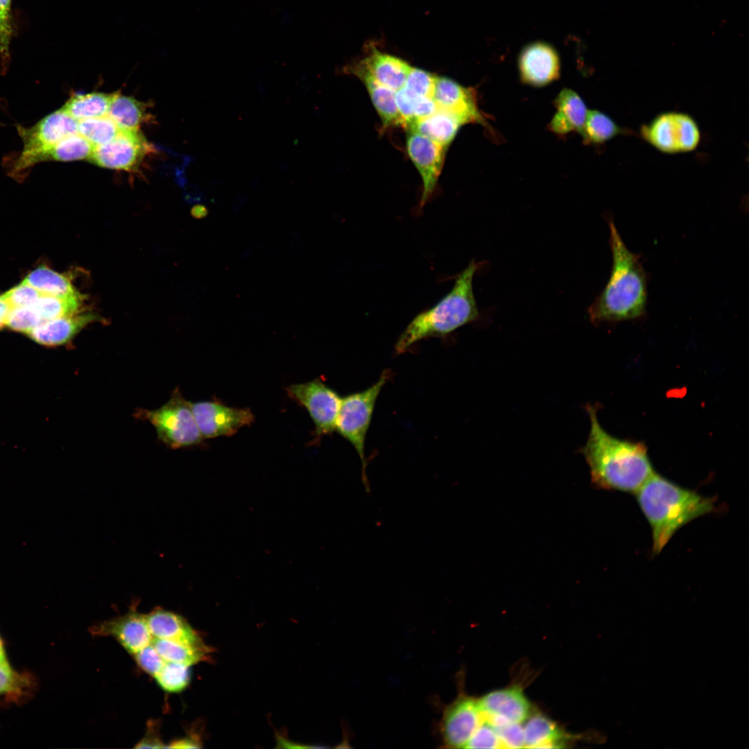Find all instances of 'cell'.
<instances>
[{
    "label": "cell",
    "instance_id": "cell-44",
    "mask_svg": "<svg viewBox=\"0 0 749 749\" xmlns=\"http://www.w3.org/2000/svg\"><path fill=\"white\" fill-rule=\"evenodd\" d=\"M200 737L196 733H189L183 738L172 741L166 748H196L201 747Z\"/></svg>",
    "mask_w": 749,
    "mask_h": 749
},
{
    "label": "cell",
    "instance_id": "cell-3",
    "mask_svg": "<svg viewBox=\"0 0 749 749\" xmlns=\"http://www.w3.org/2000/svg\"><path fill=\"white\" fill-rule=\"evenodd\" d=\"M652 531V551L660 553L689 522L716 510L715 499L654 473L635 493Z\"/></svg>",
    "mask_w": 749,
    "mask_h": 749
},
{
    "label": "cell",
    "instance_id": "cell-19",
    "mask_svg": "<svg viewBox=\"0 0 749 749\" xmlns=\"http://www.w3.org/2000/svg\"><path fill=\"white\" fill-rule=\"evenodd\" d=\"M148 629L153 637L170 639L193 646H206L200 635L182 616L155 608L145 614Z\"/></svg>",
    "mask_w": 749,
    "mask_h": 749
},
{
    "label": "cell",
    "instance_id": "cell-21",
    "mask_svg": "<svg viewBox=\"0 0 749 749\" xmlns=\"http://www.w3.org/2000/svg\"><path fill=\"white\" fill-rule=\"evenodd\" d=\"M556 112L549 123L551 132L565 135L571 132L580 133L588 110L581 97L574 90L562 89L554 100Z\"/></svg>",
    "mask_w": 749,
    "mask_h": 749
},
{
    "label": "cell",
    "instance_id": "cell-47",
    "mask_svg": "<svg viewBox=\"0 0 749 749\" xmlns=\"http://www.w3.org/2000/svg\"><path fill=\"white\" fill-rule=\"evenodd\" d=\"M207 214V209L204 206L200 205L193 208V214L198 218L204 217Z\"/></svg>",
    "mask_w": 749,
    "mask_h": 749
},
{
    "label": "cell",
    "instance_id": "cell-33",
    "mask_svg": "<svg viewBox=\"0 0 749 749\" xmlns=\"http://www.w3.org/2000/svg\"><path fill=\"white\" fill-rule=\"evenodd\" d=\"M78 121V133L95 147L110 141L120 130L107 115Z\"/></svg>",
    "mask_w": 749,
    "mask_h": 749
},
{
    "label": "cell",
    "instance_id": "cell-29",
    "mask_svg": "<svg viewBox=\"0 0 749 749\" xmlns=\"http://www.w3.org/2000/svg\"><path fill=\"white\" fill-rule=\"evenodd\" d=\"M525 747L559 748L563 734L556 723L541 714L532 716L524 727Z\"/></svg>",
    "mask_w": 749,
    "mask_h": 749
},
{
    "label": "cell",
    "instance_id": "cell-46",
    "mask_svg": "<svg viewBox=\"0 0 749 749\" xmlns=\"http://www.w3.org/2000/svg\"><path fill=\"white\" fill-rule=\"evenodd\" d=\"M277 743L279 745L278 747H280V748H310L311 747L310 746H304V745H300V744L294 743L293 742L289 741L288 739H284L283 737H277Z\"/></svg>",
    "mask_w": 749,
    "mask_h": 749
},
{
    "label": "cell",
    "instance_id": "cell-25",
    "mask_svg": "<svg viewBox=\"0 0 749 749\" xmlns=\"http://www.w3.org/2000/svg\"><path fill=\"white\" fill-rule=\"evenodd\" d=\"M107 116L120 130L139 131L150 118L144 103L132 97L115 93Z\"/></svg>",
    "mask_w": 749,
    "mask_h": 749
},
{
    "label": "cell",
    "instance_id": "cell-32",
    "mask_svg": "<svg viewBox=\"0 0 749 749\" xmlns=\"http://www.w3.org/2000/svg\"><path fill=\"white\" fill-rule=\"evenodd\" d=\"M621 128L608 115L599 110H588L580 133L587 144H603L621 134Z\"/></svg>",
    "mask_w": 749,
    "mask_h": 749
},
{
    "label": "cell",
    "instance_id": "cell-37",
    "mask_svg": "<svg viewBox=\"0 0 749 749\" xmlns=\"http://www.w3.org/2000/svg\"><path fill=\"white\" fill-rule=\"evenodd\" d=\"M12 0H0V58L5 71L10 61V44L12 35Z\"/></svg>",
    "mask_w": 749,
    "mask_h": 749
},
{
    "label": "cell",
    "instance_id": "cell-34",
    "mask_svg": "<svg viewBox=\"0 0 749 749\" xmlns=\"http://www.w3.org/2000/svg\"><path fill=\"white\" fill-rule=\"evenodd\" d=\"M190 666L185 664L166 662L154 677L158 685L168 693H179L190 682Z\"/></svg>",
    "mask_w": 749,
    "mask_h": 749
},
{
    "label": "cell",
    "instance_id": "cell-10",
    "mask_svg": "<svg viewBox=\"0 0 749 749\" xmlns=\"http://www.w3.org/2000/svg\"><path fill=\"white\" fill-rule=\"evenodd\" d=\"M153 151L139 131L120 130L110 141L95 147L89 161L104 168L134 171Z\"/></svg>",
    "mask_w": 749,
    "mask_h": 749
},
{
    "label": "cell",
    "instance_id": "cell-1",
    "mask_svg": "<svg viewBox=\"0 0 749 749\" xmlns=\"http://www.w3.org/2000/svg\"><path fill=\"white\" fill-rule=\"evenodd\" d=\"M590 430L582 453L592 483L599 488L635 493L655 473L645 445L617 438L601 426L595 408L587 407Z\"/></svg>",
    "mask_w": 749,
    "mask_h": 749
},
{
    "label": "cell",
    "instance_id": "cell-9",
    "mask_svg": "<svg viewBox=\"0 0 749 749\" xmlns=\"http://www.w3.org/2000/svg\"><path fill=\"white\" fill-rule=\"evenodd\" d=\"M17 129L24 146L11 170L61 140L78 134V121L61 107L46 115L31 127L25 128L18 125Z\"/></svg>",
    "mask_w": 749,
    "mask_h": 749
},
{
    "label": "cell",
    "instance_id": "cell-30",
    "mask_svg": "<svg viewBox=\"0 0 749 749\" xmlns=\"http://www.w3.org/2000/svg\"><path fill=\"white\" fill-rule=\"evenodd\" d=\"M84 301L85 296L81 293L69 296L42 295L31 306L44 322L85 311Z\"/></svg>",
    "mask_w": 749,
    "mask_h": 749
},
{
    "label": "cell",
    "instance_id": "cell-40",
    "mask_svg": "<svg viewBox=\"0 0 749 749\" xmlns=\"http://www.w3.org/2000/svg\"><path fill=\"white\" fill-rule=\"evenodd\" d=\"M464 748H499L501 746L496 730L483 718Z\"/></svg>",
    "mask_w": 749,
    "mask_h": 749
},
{
    "label": "cell",
    "instance_id": "cell-13",
    "mask_svg": "<svg viewBox=\"0 0 749 749\" xmlns=\"http://www.w3.org/2000/svg\"><path fill=\"white\" fill-rule=\"evenodd\" d=\"M137 605L133 603L121 616L94 624L89 628V632L94 637L114 638L133 656L149 645L153 639L145 614L137 611Z\"/></svg>",
    "mask_w": 749,
    "mask_h": 749
},
{
    "label": "cell",
    "instance_id": "cell-39",
    "mask_svg": "<svg viewBox=\"0 0 749 749\" xmlns=\"http://www.w3.org/2000/svg\"><path fill=\"white\" fill-rule=\"evenodd\" d=\"M42 295L39 291L23 281L1 295L11 309L31 305Z\"/></svg>",
    "mask_w": 749,
    "mask_h": 749
},
{
    "label": "cell",
    "instance_id": "cell-6",
    "mask_svg": "<svg viewBox=\"0 0 749 749\" xmlns=\"http://www.w3.org/2000/svg\"><path fill=\"white\" fill-rule=\"evenodd\" d=\"M148 421L155 428L158 439L172 449L190 447L203 438L198 427L191 402L176 388L169 400L155 410H141L135 415Z\"/></svg>",
    "mask_w": 749,
    "mask_h": 749
},
{
    "label": "cell",
    "instance_id": "cell-4",
    "mask_svg": "<svg viewBox=\"0 0 749 749\" xmlns=\"http://www.w3.org/2000/svg\"><path fill=\"white\" fill-rule=\"evenodd\" d=\"M478 268V264L472 260L457 275L453 288L446 295L412 319L395 343L397 354L406 352L425 338L451 333L478 318L473 291V278Z\"/></svg>",
    "mask_w": 749,
    "mask_h": 749
},
{
    "label": "cell",
    "instance_id": "cell-17",
    "mask_svg": "<svg viewBox=\"0 0 749 749\" xmlns=\"http://www.w3.org/2000/svg\"><path fill=\"white\" fill-rule=\"evenodd\" d=\"M482 716L493 727L522 723L529 714L530 705L519 689L513 687L490 692L478 700Z\"/></svg>",
    "mask_w": 749,
    "mask_h": 749
},
{
    "label": "cell",
    "instance_id": "cell-26",
    "mask_svg": "<svg viewBox=\"0 0 749 749\" xmlns=\"http://www.w3.org/2000/svg\"><path fill=\"white\" fill-rule=\"evenodd\" d=\"M115 93L92 92L71 96L62 108L77 121L107 115Z\"/></svg>",
    "mask_w": 749,
    "mask_h": 749
},
{
    "label": "cell",
    "instance_id": "cell-2",
    "mask_svg": "<svg viewBox=\"0 0 749 749\" xmlns=\"http://www.w3.org/2000/svg\"><path fill=\"white\" fill-rule=\"evenodd\" d=\"M612 267L609 280L588 309L593 323L619 322L645 315L647 275L638 255L623 241L614 222L609 220Z\"/></svg>",
    "mask_w": 749,
    "mask_h": 749
},
{
    "label": "cell",
    "instance_id": "cell-18",
    "mask_svg": "<svg viewBox=\"0 0 749 749\" xmlns=\"http://www.w3.org/2000/svg\"><path fill=\"white\" fill-rule=\"evenodd\" d=\"M101 318L91 311L47 320L28 332L26 336L35 343L48 347L65 345L88 325L101 322Z\"/></svg>",
    "mask_w": 749,
    "mask_h": 749
},
{
    "label": "cell",
    "instance_id": "cell-27",
    "mask_svg": "<svg viewBox=\"0 0 749 749\" xmlns=\"http://www.w3.org/2000/svg\"><path fill=\"white\" fill-rule=\"evenodd\" d=\"M151 644L164 662L189 666L207 660L212 653L207 646H193L170 639L153 637Z\"/></svg>",
    "mask_w": 749,
    "mask_h": 749
},
{
    "label": "cell",
    "instance_id": "cell-16",
    "mask_svg": "<svg viewBox=\"0 0 749 749\" xmlns=\"http://www.w3.org/2000/svg\"><path fill=\"white\" fill-rule=\"evenodd\" d=\"M437 108L458 118L463 124L476 123L486 125L485 117L479 108L476 93L445 77H437L433 94Z\"/></svg>",
    "mask_w": 749,
    "mask_h": 749
},
{
    "label": "cell",
    "instance_id": "cell-15",
    "mask_svg": "<svg viewBox=\"0 0 749 749\" xmlns=\"http://www.w3.org/2000/svg\"><path fill=\"white\" fill-rule=\"evenodd\" d=\"M406 146L408 154L422 179L423 189L420 203V207L422 208L436 187L446 149L427 137L410 130H408Z\"/></svg>",
    "mask_w": 749,
    "mask_h": 749
},
{
    "label": "cell",
    "instance_id": "cell-38",
    "mask_svg": "<svg viewBox=\"0 0 749 749\" xmlns=\"http://www.w3.org/2000/svg\"><path fill=\"white\" fill-rule=\"evenodd\" d=\"M436 76L418 68L411 67L403 86L411 93L433 98Z\"/></svg>",
    "mask_w": 749,
    "mask_h": 749
},
{
    "label": "cell",
    "instance_id": "cell-43",
    "mask_svg": "<svg viewBox=\"0 0 749 749\" xmlns=\"http://www.w3.org/2000/svg\"><path fill=\"white\" fill-rule=\"evenodd\" d=\"M146 730L144 737L136 744L135 748H166L160 734V721L150 720L146 726Z\"/></svg>",
    "mask_w": 749,
    "mask_h": 749
},
{
    "label": "cell",
    "instance_id": "cell-12",
    "mask_svg": "<svg viewBox=\"0 0 749 749\" xmlns=\"http://www.w3.org/2000/svg\"><path fill=\"white\" fill-rule=\"evenodd\" d=\"M191 407L203 438L233 436L255 420L249 409L230 407L217 401L191 403Z\"/></svg>",
    "mask_w": 749,
    "mask_h": 749
},
{
    "label": "cell",
    "instance_id": "cell-5",
    "mask_svg": "<svg viewBox=\"0 0 749 749\" xmlns=\"http://www.w3.org/2000/svg\"><path fill=\"white\" fill-rule=\"evenodd\" d=\"M390 371L386 370L379 379L368 388L342 398L336 424V430L351 443L361 459L362 481L368 493L370 485L366 475L365 442L377 397L390 377Z\"/></svg>",
    "mask_w": 749,
    "mask_h": 749
},
{
    "label": "cell",
    "instance_id": "cell-7",
    "mask_svg": "<svg viewBox=\"0 0 749 749\" xmlns=\"http://www.w3.org/2000/svg\"><path fill=\"white\" fill-rule=\"evenodd\" d=\"M643 138L656 149L666 153L694 150L700 139L696 121L688 114L661 113L641 129Z\"/></svg>",
    "mask_w": 749,
    "mask_h": 749
},
{
    "label": "cell",
    "instance_id": "cell-23",
    "mask_svg": "<svg viewBox=\"0 0 749 749\" xmlns=\"http://www.w3.org/2000/svg\"><path fill=\"white\" fill-rule=\"evenodd\" d=\"M345 72L356 76L365 85L384 127H404L396 103L395 92L377 81L358 62L346 67Z\"/></svg>",
    "mask_w": 749,
    "mask_h": 749
},
{
    "label": "cell",
    "instance_id": "cell-11",
    "mask_svg": "<svg viewBox=\"0 0 749 749\" xmlns=\"http://www.w3.org/2000/svg\"><path fill=\"white\" fill-rule=\"evenodd\" d=\"M560 67L557 49L543 40L526 44L517 57L519 78L522 83L531 87H544L556 81L560 78Z\"/></svg>",
    "mask_w": 749,
    "mask_h": 749
},
{
    "label": "cell",
    "instance_id": "cell-22",
    "mask_svg": "<svg viewBox=\"0 0 749 749\" xmlns=\"http://www.w3.org/2000/svg\"><path fill=\"white\" fill-rule=\"evenodd\" d=\"M94 148L95 146L79 133L73 135L25 161L12 171L11 176L22 177V173L28 168L42 162L89 160Z\"/></svg>",
    "mask_w": 749,
    "mask_h": 749
},
{
    "label": "cell",
    "instance_id": "cell-48",
    "mask_svg": "<svg viewBox=\"0 0 749 749\" xmlns=\"http://www.w3.org/2000/svg\"><path fill=\"white\" fill-rule=\"evenodd\" d=\"M6 660L4 647L1 639L0 638V660Z\"/></svg>",
    "mask_w": 749,
    "mask_h": 749
},
{
    "label": "cell",
    "instance_id": "cell-41",
    "mask_svg": "<svg viewBox=\"0 0 749 749\" xmlns=\"http://www.w3.org/2000/svg\"><path fill=\"white\" fill-rule=\"evenodd\" d=\"M494 728L498 734L501 748H521L525 747L524 731L521 723H506Z\"/></svg>",
    "mask_w": 749,
    "mask_h": 749
},
{
    "label": "cell",
    "instance_id": "cell-8",
    "mask_svg": "<svg viewBox=\"0 0 749 749\" xmlns=\"http://www.w3.org/2000/svg\"><path fill=\"white\" fill-rule=\"evenodd\" d=\"M289 396L303 406L311 416L318 437L331 434L336 424L342 398L320 379L292 384L286 388Z\"/></svg>",
    "mask_w": 749,
    "mask_h": 749
},
{
    "label": "cell",
    "instance_id": "cell-20",
    "mask_svg": "<svg viewBox=\"0 0 749 749\" xmlns=\"http://www.w3.org/2000/svg\"><path fill=\"white\" fill-rule=\"evenodd\" d=\"M358 64L377 81L394 92L404 85L412 67L404 60L374 47Z\"/></svg>",
    "mask_w": 749,
    "mask_h": 749
},
{
    "label": "cell",
    "instance_id": "cell-14",
    "mask_svg": "<svg viewBox=\"0 0 749 749\" xmlns=\"http://www.w3.org/2000/svg\"><path fill=\"white\" fill-rule=\"evenodd\" d=\"M483 719L478 701L460 696L443 712L440 728L445 746L464 748Z\"/></svg>",
    "mask_w": 749,
    "mask_h": 749
},
{
    "label": "cell",
    "instance_id": "cell-45",
    "mask_svg": "<svg viewBox=\"0 0 749 749\" xmlns=\"http://www.w3.org/2000/svg\"><path fill=\"white\" fill-rule=\"evenodd\" d=\"M10 309L9 305L0 295V330L2 328L6 327L7 318Z\"/></svg>",
    "mask_w": 749,
    "mask_h": 749
},
{
    "label": "cell",
    "instance_id": "cell-42",
    "mask_svg": "<svg viewBox=\"0 0 749 749\" xmlns=\"http://www.w3.org/2000/svg\"><path fill=\"white\" fill-rule=\"evenodd\" d=\"M137 666L151 677H155L166 663L150 643L133 655Z\"/></svg>",
    "mask_w": 749,
    "mask_h": 749
},
{
    "label": "cell",
    "instance_id": "cell-28",
    "mask_svg": "<svg viewBox=\"0 0 749 749\" xmlns=\"http://www.w3.org/2000/svg\"><path fill=\"white\" fill-rule=\"evenodd\" d=\"M22 281L42 295L69 296L80 293L74 286L69 277L46 266H40L34 269Z\"/></svg>",
    "mask_w": 749,
    "mask_h": 749
},
{
    "label": "cell",
    "instance_id": "cell-31",
    "mask_svg": "<svg viewBox=\"0 0 749 749\" xmlns=\"http://www.w3.org/2000/svg\"><path fill=\"white\" fill-rule=\"evenodd\" d=\"M395 100L404 128H408L415 121L433 114L437 110L432 98L415 95L404 87L395 92Z\"/></svg>",
    "mask_w": 749,
    "mask_h": 749
},
{
    "label": "cell",
    "instance_id": "cell-35",
    "mask_svg": "<svg viewBox=\"0 0 749 749\" xmlns=\"http://www.w3.org/2000/svg\"><path fill=\"white\" fill-rule=\"evenodd\" d=\"M30 684L29 678L14 671L6 659L0 660V696H23Z\"/></svg>",
    "mask_w": 749,
    "mask_h": 749
},
{
    "label": "cell",
    "instance_id": "cell-24",
    "mask_svg": "<svg viewBox=\"0 0 749 749\" xmlns=\"http://www.w3.org/2000/svg\"><path fill=\"white\" fill-rule=\"evenodd\" d=\"M463 125L454 115L437 108L433 114L415 121L407 129L427 137L446 149Z\"/></svg>",
    "mask_w": 749,
    "mask_h": 749
},
{
    "label": "cell",
    "instance_id": "cell-36",
    "mask_svg": "<svg viewBox=\"0 0 749 749\" xmlns=\"http://www.w3.org/2000/svg\"><path fill=\"white\" fill-rule=\"evenodd\" d=\"M42 323L31 305L10 309L6 327L12 331L27 334Z\"/></svg>",
    "mask_w": 749,
    "mask_h": 749
}]
</instances>
